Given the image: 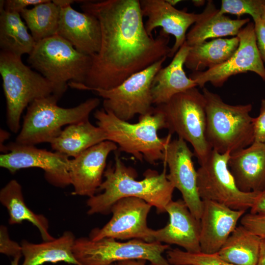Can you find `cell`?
Masks as SVG:
<instances>
[{"label": "cell", "instance_id": "1", "mask_svg": "<svg viewBox=\"0 0 265 265\" xmlns=\"http://www.w3.org/2000/svg\"><path fill=\"white\" fill-rule=\"evenodd\" d=\"M84 12L95 16L101 30L98 53L84 84L70 82L83 90L113 88L132 75L168 55L170 36L161 29L156 37L147 33L139 0H85Z\"/></svg>", "mask_w": 265, "mask_h": 265}, {"label": "cell", "instance_id": "2", "mask_svg": "<svg viewBox=\"0 0 265 265\" xmlns=\"http://www.w3.org/2000/svg\"><path fill=\"white\" fill-rule=\"evenodd\" d=\"M166 167L164 164L160 173L149 169L142 180H137L135 170L126 166L115 153L114 164L110 163L105 171V179L97 191L100 193L88 198L86 202L87 214H109L112 205L126 197L141 199L155 207L159 213L166 212L175 189L167 178Z\"/></svg>", "mask_w": 265, "mask_h": 265}, {"label": "cell", "instance_id": "3", "mask_svg": "<svg viewBox=\"0 0 265 265\" xmlns=\"http://www.w3.org/2000/svg\"><path fill=\"white\" fill-rule=\"evenodd\" d=\"M94 116L97 126L106 133L107 140L116 144L119 151L150 164L162 161L163 151L171 140V134L164 138L159 136L158 131L167 129V124L164 114L155 106L152 112L139 115L135 123L121 120L103 108L97 109Z\"/></svg>", "mask_w": 265, "mask_h": 265}, {"label": "cell", "instance_id": "4", "mask_svg": "<svg viewBox=\"0 0 265 265\" xmlns=\"http://www.w3.org/2000/svg\"><path fill=\"white\" fill-rule=\"evenodd\" d=\"M202 93L206 100V137L212 149L231 154L251 145L254 142L252 105H229L205 87Z\"/></svg>", "mask_w": 265, "mask_h": 265}, {"label": "cell", "instance_id": "5", "mask_svg": "<svg viewBox=\"0 0 265 265\" xmlns=\"http://www.w3.org/2000/svg\"><path fill=\"white\" fill-rule=\"evenodd\" d=\"M0 74L6 103V123L10 130L21 129L22 114L34 100L51 95L60 98L58 87L26 65L21 57L0 51Z\"/></svg>", "mask_w": 265, "mask_h": 265}, {"label": "cell", "instance_id": "6", "mask_svg": "<svg viewBox=\"0 0 265 265\" xmlns=\"http://www.w3.org/2000/svg\"><path fill=\"white\" fill-rule=\"evenodd\" d=\"M59 98L53 94L29 104L15 142L33 146L50 143L60 134L63 126L88 120L100 103L99 99L91 98L75 107L64 108L57 105Z\"/></svg>", "mask_w": 265, "mask_h": 265}, {"label": "cell", "instance_id": "7", "mask_svg": "<svg viewBox=\"0 0 265 265\" xmlns=\"http://www.w3.org/2000/svg\"><path fill=\"white\" fill-rule=\"evenodd\" d=\"M92 60L91 56L79 52L57 34L36 42L27 58L31 66L63 94L70 82L84 83Z\"/></svg>", "mask_w": 265, "mask_h": 265}, {"label": "cell", "instance_id": "8", "mask_svg": "<svg viewBox=\"0 0 265 265\" xmlns=\"http://www.w3.org/2000/svg\"><path fill=\"white\" fill-rule=\"evenodd\" d=\"M164 115L169 133L189 142L199 164L212 151L206 137V100L195 87L174 96L168 102L155 106Z\"/></svg>", "mask_w": 265, "mask_h": 265}, {"label": "cell", "instance_id": "9", "mask_svg": "<svg viewBox=\"0 0 265 265\" xmlns=\"http://www.w3.org/2000/svg\"><path fill=\"white\" fill-rule=\"evenodd\" d=\"M170 245L138 239L120 242L112 238L93 240L89 237L76 238L74 255L80 265H112L119 262L145 260L149 265H173L163 253Z\"/></svg>", "mask_w": 265, "mask_h": 265}, {"label": "cell", "instance_id": "10", "mask_svg": "<svg viewBox=\"0 0 265 265\" xmlns=\"http://www.w3.org/2000/svg\"><path fill=\"white\" fill-rule=\"evenodd\" d=\"M231 153L212 150L197 170V187L202 200L213 201L236 210L250 209L260 192H244L237 186L229 167Z\"/></svg>", "mask_w": 265, "mask_h": 265}, {"label": "cell", "instance_id": "11", "mask_svg": "<svg viewBox=\"0 0 265 265\" xmlns=\"http://www.w3.org/2000/svg\"><path fill=\"white\" fill-rule=\"evenodd\" d=\"M163 57L148 68L137 72L118 86L108 90L94 89L92 91L104 99L103 108L118 118L128 121L136 114L152 112V85L155 76L167 58Z\"/></svg>", "mask_w": 265, "mask_h": 265}, {"label": "cell", "instance_id": "12", "mask_svg": "<svg viewBox=\"0 0 265 265\" xmlns=\"http://www.w3.org/2000/svg\"><path fill=\"white\" fill-rule=\"evenodd\" d=\"M0 166L14 173L21 169L39 168L51 185L65 188L71 185L68 157L57 152L37 148L35 146L11 142L0 147Z\"/></svg>", "mask_w": 265, "mask_h": 265}, {"label": "cell", "instance_id": "13", "mask_svg": "<svg viewBox=\"0 0 265 265\" xmlns=\"http://www.w3.org/2000/svg\"><path fill=\"white\" fill-rule=\"evenodd\" d=\"M237 36L238 46L234 54L225 62L212 69L192 72L189 78L203 88L207 82L220 87L231 76L253 72L265 81V67L260 55L255 31L254 23L249 22Z\"/></svg>", "mask_w": 265, "mask_h": 265}, {"label": "cell", "instance_id": "14", "mask_svg": "<svg viewBox=\"0 0 265 265\" xmlns=\"http://www.w3.org/2000/svg\"><path fill=\"white\" fill-rule=\"evenodd\" d=\"M152 207L138 198L120 199L111 207L112 217L109 221L102 228L93 229L89 238L93 240L112 238L153 242V229L147 224V217Z\"/></svg>", "mask_w": 265, "mask_h": 265}, {"label": "cell", "instance_id": "15", "mask_svg": "<svg viewBox=\"0 0 265 265\" xmlns=\"http://www.w3.org/2000/svg\"><path fill=\"white\" fill-rule=\"evenodd\" d=\"M194 154L181 138L171 140L163 151L162 161L168 167L167 178L174 188L178 189L191 213L200 219L203 200L197 187V174L192 160Z\"/></svg>", "mask_w": 265, "mask_h": 265}, {"label": "cell", "instance_id": "16", "mask_svg": "<svg viewBox=\"0 0 265 265\" xmlns=\"http://www.w3.org/2000/svg\"><path fill=\"white\" fill-rule=\"evenodd\" d=\"M109 140L99 143L69 160V172L72 194L91 197L97 194L103 181L109 154L117 149Z\"/></svg>", "mask_w": 265, "mask_h": 265}, {"label": "cell", "instance_id": "17", "mask_svg": "<svg viewBox=\"0 0 265 265\" xmlns=\"http://www.w3.org/2000/svg\"><path fill=\"white\" fill-rule=\"evenodd\" d=\"M142 16L148 19L144 26L150 36L157 27L175 39L168 57H173L186 40V31L202 16V13L187 12L186 10H179L170 5L165 0H140Z\"/></svg>", "mask_w": 265, "mask_h": 265}, {"label": "cell", "instance_id": "18", "mask_svg": "<svg viewBox=\"0 0 265 265\" xmlns=\"http://www.w3.org/2000/svg\"><path fill=\"white\" fill-rule=\"evenodd\" d=\"M169 220L164 227L152 231L154 241L176 245L191 253L201 252L200 221L190 212L183 200L171 201L166 207Z\"/></svg>", "mask_w": 265, "mask_h": 265}, {"label": "cell", "instance_id": "19", "mask_svg": "<svg viewBox=\"0 0 265 265\" xmlns=\"http://www.w3.org/2000/svg\"><path fill=\"white\" fill-rule=\"evenodd\" d=\"M200 218L201 252L217 253L237 227L245 211L236 210L218 202L203 200Z\"/></svg>", "mask_w": 265, "mask_h": 265}, {"label": "cell", "instance_id": "20", "mask_svg": "<svg viewBox=\"0 0 265 265\" xmlns=\"http://www.w3.org/2000/svg\"><path fill=\"white\" fill-rule=\"evenodd\" d=\"M60 8L57 34L81 53L91 56L98 53L101 43L98 20L90 14L76 10L71 5Z\"/></svg>", "mask_w": 265, "mask_h": 265}, {"label": "cell", "instance_id": "21", "mask_svg": "<svg viewBox=\"0 0 265 265\" xmlns=\"http://www.w3.org/2000/svg\"><path fill=\"white\" fill-rule=\"evenodd\" d=\"M228 167L238 188L244 192L265 189V143L254 142L230 154Z\"/></svg>", "mask_w": 265, "mask_h": 265}, {"label": "cell", "instance_id": "22", "mask_svg": "<svg viewBox=\"0 0 265 265\" xmlns=\"http://www.w3.org/2000/svg\"><path fill=\"white\" fill-rule=\"evenodd\" d=\"M189 49L185 41L169 64L161 68L155 76L151 89L154 105L165 103L174 96L197 86L187 77L184 69Z\"/></svg>", "mask_w": 265, "mask_h": 265}, {"label": "cell", "instance_id": "23", "mask_svg": "<svg viewBox=\"0 0 265 265\" xmlns=\"http://www.w3.org/2000/svg\"><path fill=\"white\" fill-rule=\"evenodd\" d=\"M202 16L186 33V42L189 47L201 44L208 39L236 36L249 18L231 19L221 14L212 0H208Z\"/></svg>", "mask_w": 265, "mask_h": 265}, {"label": "cell", "instance_id": "24", "mask_svg": "<svg viewBox=\"0 0 265 265\" xmlns=\"http://www.w3.org/2000/svg\"><path fill=\"white\" fill-rule=\"evenodd\" d=\"M76 238L72 232L66 231L56 238L40 243L24 239L20 243L24 258L21 265H43L59 262L80 265L73 252Z\"/></svg>", "mask_w": 265, "mask_h": 265}, {"label": "cell", "instance_id": "25", "mask_svg": "<svg viewBox=\"0 0 265 265\" xmlns=\"http://www.w3.org/2000/svg\"><path fill=\"white\" fill-rule=\"evenodd\" d=\"M107 140L105 132L86 120L68 125L50 142L53 150L67 157H77L87 149Z\"/></svg>", "mask_w": 265, "mask_h": 265}, {"label": "cell", "instance_id": "26", "mask_svg": "<svg viewBox=\"0 0 265 265\" xmlns=\"http://www.w3.org/2000/svg\"><path fill=\"white\" fill-rule=\"evenodd\" d=\"M0 202L9 214V224H19L27 221L38 230L43 241L55 238L49 233V223L44 215L36 214L26 204L21 185L16 180H11L0 190Z\"/></svg>", "mask_w": 265, "mask_h": 265}, {"label": "cell", "instance_id": "27", "mask_svg": "<svg viewBox=\"0 0 265 265\" xmlns=\"http://www.w3.org/2000/svg\"><path fill=\"white\" fill-rule=\"evenodd\" d=\"M238 45L239 39L235 36L218 38L190 47L185 65L192 72L212 69L227 61L236 52Z\"/></svg>", "mask_w": 265, "mask_h": 265}, {"label": "cell", "instance_id": "28", "mask_svg": "<svg viewBox=\"0 0 265 265\" xmlns=\"http://www.w3.org/2000/svg\"><path fill=\"white\" fill-rule=\"evenodd\" d=\"M22 20L20 13L9 12L0 2V48L1 51L22 57L29 54L36 42Z\"/></svg>", "mask_w": 265, "mask_h": 265}, {"label": "cell", "instance_id": "29", "mask_svg": "<svg viewBox=\"0 0 265 265\" xmlns=\"http://www.w3.org/2000/svg\"><path fill=\"white\" fill-rule=\"evenodd\" d=\"M261 238L241 225L237 226L217 253L234 265H257Z\"/></svg>", "mask_w": 265, "mask_h": 265}, {"label": "cell", "instance_id": "30", "mask_svg": "<svg viewBox=\"0 0 265 265\" xmlns=\"http://www.w3.org/2000/svg\"><path fill=\"white\" fill-rule=\"evenodd\" d=\"M60 8L52 0L26 8L20 14L35 42L57 34Z\"/></svg>", "mask_w": 265, "mask_h": 265}, {"label": "cell", "instance_id": "31", "mask_svg": "<svg viewBox=\"0 0 265 265\" xmlns=\"http://www.w3.org/2000/svg\"><path fill=\"white\" fill-rule=\"evenodd\" d=\"M166 258L173 265H234L222 260L217 253H191L178 248L166 252Z\"/></svg>", "mask_w": 265, "mask_h": 265}, {"label": "cell", "instance_id": "32", "mask_svg": "<svg viewBox=\"0 0 265 265\" xmlns=\"http://www.w3.org/2000/svg\"><path fill=\"white\" fill-rule=\"evenodd\" d=\"M265 0H222L219 12L229 13L240 17L244 14L250 15L253 21L261 18Z\"/></svg>", "mask_w": 265, "mask_h": 265}, {"label": "cell", "instance_id": "33", "mask_svg": "<svg viewBox=\"0 0 265 265\" xmlns=\"http://www.w3.org/2000/svg\"><path fill=\"white\" fill-rule=\"evenodd\" d=\"M240 224L252 233L265 237V213L244 214L240 218Z\"/></svg>", "mask_w": 265, "mask_h": 265}, {"label": "cell", "instance_id": "34", "mask_svg": "<svg viewBox=\"0 0 265 265\" xmlns=\"http://www.w3.org/2000/svg\"><path fill=\"white\" fill-rule=\"evenodd\" d=\"M0 253L13 258L22 256L21 244L10 238L7 227L3 225L0 226Z\"/></svg>", "mask_w": 265, "mask_h": 265}, {"label": "cell", "instance_id": "35", "mask_svg": "<svg viewBox=\"0 0 265 265\" xmlns=\"http://www.w3.org/2000/svg\"><path fill=\"white\" fill-rule=\"evenodd\" d=\"M254 142L265 143V99L261 101L260 113L254 118Z\"/></svg>", "mask_w": 265, "mask_h": 265}, {"label": "cell", "instance_id": "36", "mask_svg": "<svg viewBox=\"0 0 265 265\" xmlns=\"http://www.w3.org/2000/svg\"><path fill=\"white\" fill-rule=\"evenodd\" d=\"M49 0H3V8L7 11L21 13L26 7L46 2Z\"/></svg>", "mask_w": 265, "mask_h": 265}, {"label": "cell", "instance_id": "37", "mask_svg": "<svg viewBox=\"0 0 265 265\" xmlns=\"http://www.w3.org/2000/svg\"><path fill=\"white\" fill-rule=\"evenodd\" d=\"M254 22L257 48L262 61L265 62V26L261 18Z\"/></svg>", "mask_w": 265, "mask_h": 265}, {"label": "cell", "instance_id": "38", "mask_svg": "<svg viewBox=\"0 0 265 265\" xmlns=\"http://www.w3.org/2000/svg\"><path fill=\"white\" fill-rule=\"evenodd\" d=\"M250 213H265V189L260 192L250 208Z\"/></svg>", "mask_w": 265, "mask_h": 265}, {"label": "cell", "instance_id": "39", "mask_svg": "<svg viewBox=\"0 0 265 265\" xmlns=\"http://www.w3.org/2000/svg\"><path fill=\"white\" fill-rule=\"evenodd\" d=\"M257 265H265V237L260 238L259 253Z\"/></svg>", "mask_w": 265, "mask_h": 265}, {"label": "cell", "instance_id": "40", "mask_svg": "<svg viewBox=\"0 0 265 265\" xmlns=\"http://www.w3.org/2000/svg\"><path fill=\"white\" fill-rule=\"evenodd\" d=\"M147 261L145 260H132L117 263V265H146Z\"/></svg>", "mask_w": 265, "mask_h": 265}, {"label": "cell", "instance_id": "41", "mask_svg": "<svg viewBox=\"0 0 265 265\" xmlns=\"http://www.w3.org/2000/svg\"><path fill=\"white\" fill-rule=\"evenodd\" d=\"M53 2L60 8L71 5V4L74 3L76 0H53Z\"/></svg>", "mask_w": 265, "mask_h": 265}, {"label": "cell", "instance_id": "42", "mask_svg": "<svg viewBox=\"0 0 265 265\" xmlns=\"http://www.w3.org/2000/svg\"><path fill=\"white\" fill-rule=\"evenodd\" d=\"M9 137V133L3 130H0V147L3 145V142Z\"/></svg>", "mask_w": 265, "mask_h": 265}, {"label": "cell", "instance_id": "43", "mask_svg": "<svg viewBox=\"0 0 265 265\" xmlns=\"http://www.w3.org/2000/svg\"><path fill=\"white\" fill-rule=\"evenodd\" d=\"M205 1L203 0H193L192 2L194 6L197 7H200L203 6L205 3Z\"/></svg>", "mask_w": 265, "mask_h": 265}, {"label": "cell", "instance_id": "44", "mask_svg": "<svg viewBox=\"0 0 265 265\" xmlns=\"http://www.w3.org/2000/svg\"><path fill=\"white\" fill-rule=\"evenodd\" d=\"M22 256H18L13 258V259L11 262L10 265H19V262Z\"/></svg>", "mask_w": 265, "mask_h": 265}, {"label": "cell", "instance_id": "45", "mask_svg": "<svg viewBox=\"0 0 265 265\" xmlns=\"http://www.w3.org/2000/svg\"><path fill=\"white\" fill-rule=\"evenodd\" d=\"M166 1L168 3L173 7L181 1L180 0H166Z\"/></svg>", "mask_w": 265, "mask_h": 265}, {"label": "cell", "instance_id": "46", "mask_svg": "<svg viewBox=\"0 0 265 265\" xmlns=\"http://www.w3.org/2000/svg\"><path fill=\"white\" fill-rule=\"evenodd\" d=\"M261 18L265 26V5L264 6L263 13L262 14Z\"/></svg>", "mask_w": 265, "mask_h": 265}, {"label": "cell", "instance_id": "47", "mask_svg": "<svg viewBox=\"0 0 265 265\" xmlns=\"http://www.w3.org/2000/svg\"></svg>", "mask_w": 265, "mask_h": 265}, {"label": "cell", "instance_id": "48", "mask_svg": "<svg viewBox=\"0 0 265 265\" xmlns=\"http://www.w3.org/2000/svg\"><path fill=\"white\" fill-rule=\"evenodd\" d=\"M112 265H115V264H113Z\"/></svg>", "mask_w": 265, "mask_h": 265}, {"label": "cell", "instance_id": "49", "mask_svg": "<svg viewBox=\"0 0 265 265\" xmlns=\"http://www.w3.org/2000/svg\"><path fill=\"white\" fill-rule=\"evenodd\" d=\"M115 265H117L116 263H115Z\"/></svg>", "mask_w": 265, "mask_h": 265}]
</instances>
